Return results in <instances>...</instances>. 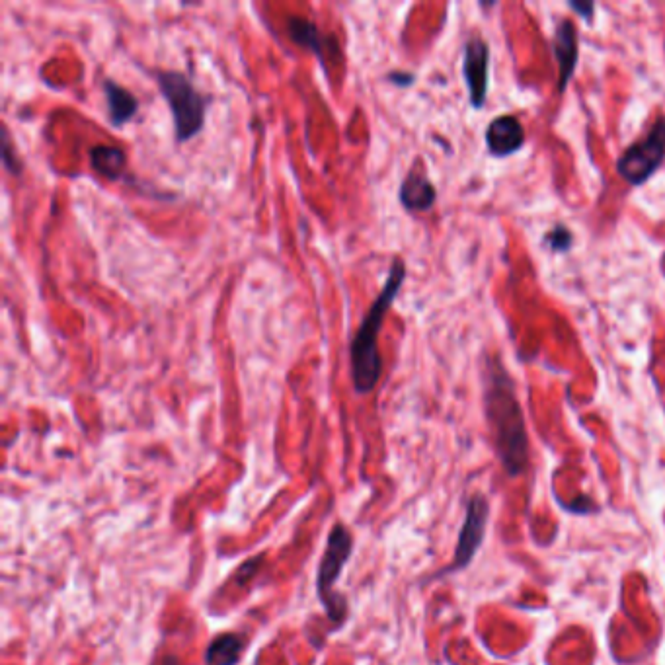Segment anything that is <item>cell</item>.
Instances as JSON below:
<instances>
[{
    "mask_svg": "<svg viewBox=\"0 0 665 665\" xmlns=\"http://www.w3.org/2000/svg\"><path fill=\"white\" fill-rule=\"evenodd\" d=\"M665 116H658L648 133L632 143L617 160V172L628 186L646 184L664 164Z\"/></svg>",
    "mask_w": 665,
    "mask_h": 665,
    "instance_id": "5",
    "label": "cell"
},
{
    "mask_svg": "<svg viewBox=\"0 0 665 665\" xmlns=\"http://www.w3.org/2000/svg\"><path fill=\"white\" fill-rule=\"evenodd\" d=\"M102 88L108 104V121L112 127L119 129L137 116L139 100L131 90H127L114 79H104Z\"/></svg>",
    "mask_w": 665,
    "mask_h": 665,
    "instance_id": "12",
    "label": "cell"
},
{
    "mask_svg": "<svg viewBox=\"0 0 665 665\" xmlns=\"http://www.w3.org/2000/svg\"><path fill=\"white\" fill-rule=\"evenodd\" d=\"M545 240H547L548 246H550L554 252H568V250L572 248L574 236H572V233L566 229V225L558 223V225H554V229L548 231Z\"/></svg>",
    "mask_w": 665,
    "mask_h": 665,
    "instance_id": "16",
    "label": "cell"
},
{
    "mask_svg": "<svg viewBox=\"0 0 665 665\" xmlns=\"http://www.w3.org/2000/svg\"><path fill=\"white\" fill-rule=\"evenodd\" d=\"M353 550V537L350 529L342 523L334 525L326 550L322 554L318 574H316V595L334 625H344L348 619V601L344 595L334 593V586L340 580L344 566L348 564Z\"/></svg>",
    "mask_w": 665,
    "mask_h": 665,
    "instance_id": "4",
    "label": "cell"
},
{
    "mask_svg": "<svg viewBox=\"0 0 665 665\" xmlns=\"http://www.w3.org/2000/svg\"><path fill=\"white\" fill-rule=\"evenodd\" d=\"M287 36L291 38L293 43H297L299 47H305V49L313 51L314 55H316V59H318L322 65L326 63V55H324V53L330 49V47H326V45H328V43H332V45L338 43L334 36H324V34L318 30V26L314 24L313 20L303 18V16H289V18H287ZM332 51L340 55V51H336V49H332Z\"/></svg>",
    "mask_w": 665,
    "mask_h": 665,
    "instance_id": "11",
    "label": "cell"
},
{
    "mask_svg": "<svg viewBox=\"0 0 665 665\" xmlns=\"http://www.w3.org/2000/svg\"><path fill=\"white\" fill-rule=\"evenodd\" d=\"M525 145V127L515 116L492 119L486 129V147L490 155L504 158L519 153Z\"/></svg>",
    "mask_w": 665,
    "mask_h": 665,
    "instance_id": "10",
    "label": "cell"
},
{
    "mask_svg": "<svg viewBox=\"0 0 665 665\" xmlns=\"http://www.w3.org/2000/svg\"><path fill=\"white\" fill-rule=\"evenodd\" d=\"M2 164H4V168H6L10 174H14V176H20L22 170H24L22 160L18 157V153L14 151V147H12V139H10V135H8L6 125L2 127Z\"/></svg>",
    "mask_w": 665,
    "mask_h": 665,
    "instance_id": "15",
    "label": "cell"
},
{
    "mask_svg": "<svg viewBox=\"0 0 665 665\" xmlns=\"http://www.w3.org/2000/svg\"><path fill=\"white\" fill-rule=\"evenodd\" d=\"M155 80L174 119L176 143L192 141L205 127L207 108L213 98L197 90L190 77L178 71H158Z\"/></svg>",
    "mask_w": 665,
    "mask_h": 665,
    "instance_id": "3",
    "label": "cell"
},
{
    "mask_svg": "<svg viewBox=\"0 0 665 665\" xmlns=\"http://www.w3.org/2000/svg\"><path fill=\"white\" fill-rule=\"evenodd\" d=\"M406 281V266L400 258L392 262L389 277L375 297L369 311L361 318L359 328L350 344V365H352L353 389L357 394H369L381 381L383 375V359L379 353V336L383 330V322L391 311L402 285Z\"/></svg>",
    "mask_w": 665,
    "mask_h": 665,
    "instance_id": "2",
    "label": "cell"
},
{
    "mask_svg": "<svg viewBox=\"0 0 665 665\" xmlns=\"http://www.w3.org/2000/svg\"><path fill=\"white\" fill-rule=\"evenodd\" d=\"M398 201L400 205L410 213H424L430 211L437 201V190L422 164V160H416L408 174L404 176L400 190H398Z\"/></svg>",
    "mask_w": 665,
    "mask_h": 665,
    "instance_id": "9",
    "label": "cell"
},
{
    "mask_svg": "<svg viewBox=\"0 0 665 665\" xmlns=\"http://www.w3.org/2000/svg\"><path fill=\"white\" fill-rule=\"evenodd\" d=\"M246 648V638L236 632L219 634L205 652L207 665H236L240 662Z\"/></svg>",
    "mask_w": 665,
    "mask_h": 665,
    "instance_id": "14",
    "label": "cell"
},
{
    "mask_svg": "<svg viewBox=\"0 0 665 665\" xmlns=\"http://www.w3.org/2000/svg\"><path fill=\"white\" fill-rule=\"evenodd\" d=\"M158 665H180V660L176 656H166V658L160 660Z\"/></svg>",
    "mask_w": 665,
    "mask_h": 665,
    "instance_id": "19",
    "label": "cell"
},
{
    "mask_svg": "<svg viewBox=\"0 0 665 665\" xmlns=\"http://www.w3.org/2000/svg\"><path fill=\"white\" fill-rule=\"evenodd\" d=\"M387 79H389V82H392V84L400 86V88H406V86L414 84V80H416V77H414L412 73H402V71H394V73H391V75H389Z\"/></svg>",
    "mask_w": 665,
    "mask_h": 665,
    "instance_id": "18",
    "label": "cell"
},
{
    "mask_svg": "<svg viewBox=\"0 0 665 665\" xmlns=\"http://www.w3.org/2000/svg\"><path fill=\"white\" fill-rule=\"evenodd\" d=\"M484 414L494 451L511 478L529 467L525 414L508 369L498 355L484 359Z\"/></svg>",
    "mask_w": 665,
    "mask_h": 665,
    "instance_id": "1",
    "label": "cell"
},
{
    "mask_svg": "<svg viewBox=\"0 0 665 665\" xmlns=\"http://www.w3.org/2000/svg\"><path fill=\"white\" fill-rule=\"evenodd\" d=\"M552 53L558 65V92L564 94L570 80L576 73L580 59V40L578 28L570 18H562L556 22L552 36Z\"/></svg>",
    "mask_w": 665,
    "mask_h": 665,
    "instance_id": "8",
    "label": "cell"
},
{
    "mask_svg": "<svg viewBox=\"0 0 665 665\" xmlns=\"http://www.w3.org/2000/svg\"><path fill=\"white\" fill-rule=\"evenodd\" d=\"M90 166L94 172L110 182H118L125 178L127 155L112 145H94L90 149Z\"/></svg>",
    "mask_w": 665,
    "mask_h": 665,
    "instance_id": "13",
    "label": "cell"
},
{
    "mask_svg": "<svg viewBox=\"0 0 665 665\" xmlns=\"http://www.w3.org/2000/svg\"><path fill=\"white\" fill-rule=\"evenodd\" d=\"M490 47L480 36H472L463 49V77L469 88L470 106L482 110L488 100Z\"/></svg>",
    "mask_w": 665,
    "mask_h": 665,
    "instance_id": "7",
    "label": "cell"
},
{
    "mask_svg": "<svg viewBox=\"0 0 665 665\" xmlns=\"http://www.w3.org/2000/svg\"><path fill=\"white\" fill-rule=\"evenodd\" d=\"M490 517V506L488 500L482 494H474L467 504V515L465 523L459 533V541L455 548V560L449 566V572L465 570L470 562L474 560L478 548L484 543L486 535V523Z\"/></svg>",
    "mask_w": 665,
    "mask_h": 665,
    "instance_id": "6",
    "label": "cell"
},
{
    "mask_svg": "<svg viewBox=\"0 0 665 665\" xmlns=\"http://www.w3.org/2000/svg\"><path fill=\"white\" fill-rule=\"evenodd\" d=\"M570 8L574 10V12H578L582 18H586V20H593V12H595V2H578V0H572L570 2Z\"/></svg>",
    "mask_w": 665,
    "mask_h": 665,
    "instance_id": "17",
    "label": "cell"
}]
</instances>
